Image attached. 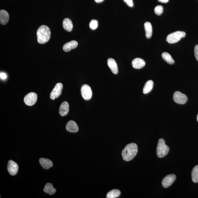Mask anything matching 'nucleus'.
I'll use <instances>...</instances> for the list:
<instances>
[{
	"label": "nucleus",
	"mask_w": 198,
	"mask_h": 198,
	"mask_svg": "<svg viewBox=\"0 0 198 198\" xmlns=\"http://www.w3.org/2000/svg\"><path fill=\"white\" fill-rule=\"evenodd\" d=\"M138 146L135 143H130L126 146L122 152L123 160L129 162L134 158L138 152Z\"/></svg>",
	"instance_id": "f257e3e1"
},
{
	"label": "nucleus",
	"mask_w": 198,
	"mask_h": 198,
	"mask_svg": "<svg viewBox=\"0 0 198 198\" xmlns=\"http://www.w3.org/2000/svg\"><path fill=\"white\" fill-rule=\"evenodd\" d=\"M37 36L39 43H46L49 41L51 36V31L50 28L47 26L42 25L38 29Z\"/></svg>",
	"instance_id": "f03ea898"
},
{
	"label": "nucleus",
	"mask_w": 198,
	"mask_h": 198,
	"mask_svg": "<svg viewBox=\"0 0 198 198\" xmlns=\"http://www.w3.org/2000/svg\"><path fill=\"white\" fill-rule=\"evenodd\" d=\"M169 148L165 144L164 139L161 138L159 140L157 148V155L159 158H163L168 154Z\"/></svg>",
	"instance_id": "7ed1b4c3"
},
{
	"label": "nucleus",
	"mask_w": 198,
	"mask_h": 198,
	"mask_svg": "<svg viewBox=\"0 0 198 198\" xmlns=\"http://www.w3.org/2000/svg\"><path fill=\"white\" fill-rule=\"evenodd\" d=\"M185 32L177 31L168 35L167 36L166 40L168 43H174L178 42L182 38L185 37Z\"/></svg>",
	"instance_id": "20e7f679"
},
{
	"label": "nucleus",
	"mask_w": 198,
	"mask_h": 198,
	"mask_svg": "<svg viewBox=\"0 0 198 198\" xmlns=\"http://www.w3.org/2000/svg\"><path fill=\"white\" fill-rule=\"evenodd\" d=\"M37 99L38 96L36 93L34 92L30 93L25 96L24 102L26 105L31 106L35 104Z\"/></svg>",
	"instance_id": "39448f33"
},
{
	"label": "nucleus",
	"mask_w": 198,
	"mask_h": 198,
	"mask_svg": "<svg viewBox=\"0 0 198 198\" xmlns=\"http://www.w3.org/2000/svg\"><path fill=\"white\" fill-rule=\"evenodd\" d=\"M63 88V85L61 83H57L50 94V98L52 100H54L56 98H59L62 94Z\"/></svg>",
	"instance_id": "423d86ee"
},
{
	"label": "nucleus",
	"mask_w": 198,
	"mask_h": 198,
	"mask_svg": "<svg viewBox=\"0 0 198 198\" xmlns=\"http://www.w3.org/2000/svg\"><path fill=\"white\" fill-rule=\"evenodd\" d=\"M81 96L84 100H90L92 96V92L91 87L87 85H83L81 87Z\"/></svg>",
	"instance_id": "0eeeda50"
},
{
	"label": "nucleus",
	"mask_w": 198,
	"mask_h": 198,
	"mask_svg": "<svg viewBox=\"0 0 198 198\" xmlns=\"http://www.w3.org/2000/svg\"><path fill=\"white\" fill-rule=\"evenodd\" d=\"M173 99L175 102L179 104H185L188 101L186 95L179 92H176L174 93Z\"/></svg>",
	"instance_id": "6e6552de"
},
{
	"label": "nucleus",
	"mask_w": 198,
	"mask_h": 198,
	"mask_svg": "<svg viewBox=\"0 0 198 198\" xmlns=\"http://www.w3.org/2000/svg\"><path fill=\"white\" fill-rule=\"evenodd\" d=\"M19 167L16 163L12 160H9L8 163L7 169L9 174L12 176L16 175L18 172Z\"/></svg>",
	"instance_id": "1a4fd4ad"
},
{
	"label": "nucleus",
	"mask_w": 198,
	"mask_h": 198,
	"mask_svg": "<svg viewBox=\"0 0 198 198\" xmlns=\"http://www.w3.org/2000/svg\"><path fill=\"white\" fill-rule=\"evenodd\" d=\"M176 176L174 174L168 175L164 178L162 181V185L164 188H167L174 183L175 180Z\"/></svg>",
	"instance_id": "9d476101"
},
{
	"label": "nucleus",
	"mask_w": 198,
	"mask_h": 198,
	"mask_svg": "<svg viewBox=\"0 0 198 198\" xmlns=\"http://www.w3.org/2000/svg\"><path fill=\"white\" fill-rule=\"evenodd\" d=\"M66 130L72 133H75L79 131V127L76 123L73 120L68 122L66 126Z\"/></svg>",
	"instance_id": "9b49d317"
},
{
	"label": "nucleus",
	"mask_w": 198,
	"mask_h": 198,
	"mask_svg": "<svg viewBox=\"0 0 198 198\" xmlns=\"http://www.w3.org/2000/svg\"><path fill=\"white\" fill-rule=\"evenodd\" d=\"M132 65L135 69H139L144 67L145 62L144 60L140 58H136L132 61Z\"/></svg>",
	"instance_id": "f8f14e48"
},
{
	"label": "nucleus",
	"mask_w": 198,
	"mask_h": 198,
	"mask_svg": "<svg viewBox=\"0 0 198 198\" xmlns=\"http://www.w3.org/2000/svg\"><path fill=\"white\" fill-rule=\"evenodd\" d=\"M69 104L67 101L62 103L60 106L59 113L60 115L62 116H65L67 115L69 112Z\"/></svg>",
	"instance_id": "ddd939ff"
},
{
	"label": "nucleus",
	"mask_w": 198,
	"mask_h": 198,
	"mask_svg": "<svg viewBox=\"0 0 198 198\" xmlns=\"http://www.w3.org/2000/svg\"><path fill=\"white\" fill-rule=\"evenodd\" d=\"M78 46V43L76 41L72 40L68 42L64 45L63 49L65 52H69L71 50L75 49Z\"/></svg>",
	"instance_id": "4468645a"
},
{
	"label": "nucleus",
	"mask_w": 198,
	"mask_h": 198,
	"mask_svg": "<svg viewBox=\"0 0 198 198\" xmlns=\"http://www.w3.org/2000/svg\"><path fill=\"white\" fill-rule=\"evenodd\" d=\"M39 162L41 166L44 169L47 170L53 166V163L51 160L47 159H40Z\"/></svg>",
	"instance_id": "2eb2a0df"
},
{
	"label": "nucleus",
	"mask_w": 198,
	"mask_h": 198,
	"mask_svg": "<svg viewBox=\"0 0 198 198\" xmlns=\"http://www.w3.org/2000/svg\"><path fill=\"white\" fill-rule=\"evenodd\" d=\"M108 65L113 73L117 74L118 72V68L117 63L114 60L111 58L108 59L107 61Z\"/></svg>",
	"instance_id": "dca6fc26"
},
{
	"label": "nucleus",
	"mask_w": 198,
	"mask_h": 198,
	"mask_svg": "<svg viewBox=\"0 0 198 198\" xmlns=\"http://www.w3.org/2000/svg\"><path fill=\"white\" fill-rule=\"evenodd\" d=\"M9 19V14L6 11L2 10L0 11V22L1 24L3 25L7 24Z\"/></svg>",
	"instance_id": "f3484780"
},
{
	"label": "nucleus",
	"mask_w": 198,
	"mask_h": 198,
	"mask_svg": "<svg viewBox=\"0 0 198 198\" xmlns=\"http://www.w3.org/2000/svg\"><path fill=\"white\" fill-rule=\"evenodd\" d=\"M145 31V36L147 39L150 38L152 34V24L149 22H146L144 24Z\"/></svg>",
	"instance_id": "a211bd4d"
},
{
	"label": "nucleus",
	"mask_w": 198,
	"mask_h": 198,
	"mask_svg": "<svg viewBox=\"0 0 198 198\" xmlns=\"http://www.w3.org/2000/svg\"><path fill=\"white\" fill-rule=\"evenodd\" d=\"M63 27L67 31L71 32L73 28L72 23L69 19H65L63 22Z\"/></svg>",
	"instance_id": "6ab92c4d"
},
{
	"label": "nucleus",
	"mask_w": 198,
	"mask_h": 198,
	"mask_svg": "<svg viewBox=\"0 0 198 198\" xmlns=\"http://www.w3.org/2000/svg\"><path fill=\"white\" fill-rule=\"evenodd\" d=\"M43 191L45 193L49 194V195H54L56 192V189L53 187V184L48 183L46 184L44 186Z\"/></svg>",
	"instance_id": "aec40b11"
},
{
	"label": "nucleus",
	"mask_w": 198,
	"mask_h": 198,
	"mask_svg": "<svg viewBox=\"0 0 198 198\" xmlns=\"http://www.w3.org/2000/svg\"><path fill=\"white\" fill-rule=\"evenodd\" d=\"M153 81L151 80H148L146 83L144 87H143V92L144 94H146L150 92L153 88Z\"/></svg>",
	"instance_id": "412c9836"
},
{
	"label": "nucleus",
	"mask_w": 198,
	"mask_h": 198,
	"mask_svg": "<svg viewBox=\"0 0 198 198\" xmlns=\"http://www.w3.org/2000/svg\"><path fill=\"white\" fill-rule=\"evenodd\" d=\"M121 194V192L119 190L113 189L110 191L107 194L106 197L107 198H116L119 196Z\"/></svg>",
	"instance_id": "4be33fe9"
},
{
	"label": "nucleus",
	"mask_w": 198,
	"mask_h": 198,
	"mask_svg": "<svg viewBox=\"0 0 198 198\" xmlns=\"http://www.w3.org/2000/svg\"><path fill=\"white\" fill-rule=\"evenodd\" d=\"M163 59L166 61L167 63L170 64H173L174 63V61L173 59L171 56L167 52H164L162 55Z\"/></svg>",
	"instance_id": "5701e85b"
},
{
	"label": "nucleus",
	"mask_w": 198,
	"mask_h": 198,
	"mask_svg": "<svg viewBox=\"0 0 198 198\" xmlns=\"http://www.w3.org/2000/svg\"><path fill=\"white\" fill-rule=\"evenodd\" d=\"M192 181L194 183H198V165L194 167L192 172Z\"/></svg>",
	"instance_id": "b1692460"
},
{
	"label": "nucleus",
	"mask_w": 198,
	"mask_h": 198,
	"mask_svg": "<svg viewBox=\"0 0 198 198\" xmlns=\"http://www.w3.org/2000/svg\"><path fill=\"white\" fill-rule=\"evenodd\" d=\"M154 11L156 14L160 15L163 12V7L161 5L157 6L155 7Z\"/></svg>",
	"instance_id": "393cba45"
},
{
	"label": "nucleus",
	"mask_w": 198,
	"mask_h": 198,
	"mask_svg": "<svg viewBox=\"0 0 198 198\" xmlns=\"http://www.w3.org/2000/svg\"><path fill=\"white\" fill-rule=\"evenodd\" d=\"M98 21L97 20H92L90 23V28L93 30H96L98 27Z\"/></svg>",
	"instance_id": "a878e982"
},
{
	"label": "nucleus",
	"mask_w": 198,
	"mask_h": 198,
	"mask_svg": "<svg viewBox=\"0 0 198 198\" xmlns=\"http://www.w3.org/2000/svg\"><path fill=\"white\" fill-rule=\"evenodd\" d=\"M130 7H133L134 6L133 0H123Z\"/></svg>",
	"instance_id": "bb28decb"
},
{
	"label": "nucleus",
	"mask_w": 198,
	"mask_h": 198,
	"mask_svg": "<svg viewBox=\"0 0 198 198\" xmlns=\"http://www.w3.org/2000/svg\"><path fill=\"white\" fill-rule=\"evenodd\" d=\"M195 55L196 59L198 61V45H196L195 47Z\"/></svg>",
	"instance_id": "cd10ccee"
},
{
	"label": "nucleus",
	"mask_w": 198,
	"mask_h": 198,
	"mask_svg": "<svg viewBox=\"0 0 198 198\" xmlns=\"http://www.w3.org/2000/svg\"><path fill=\"white\" fill-rule=\"evenodd\" d=\"M0 77L2 79H5L7 78V75L4 73H0Z\"/></svg>",
	"instance_id": "c85d7f7f"
},
{
	"label": "nucleus",
	"mask_w": 198,
	"mask_h": 198,
	"mask_svg": "<svg viewBox=\"0 0 198 198\" xmlns=\"http://www.w3.org/2000/svg\"><path fill=\"white\" fill-rule=\"evenodd\" d=\"M158 1L162 3H167L169 1V0H158Z\"/></svg>",
	"instance_id": "c756f323"
},
{
	"label": "nucleus",
	"mask_w": 198,
	"mask_h": 198,
	"mask_svg": "<svg viewBox=\"0 0 198 198\" xmlns=\"http://www.w3.org/2000/svg\"><path fill=\"white\" fill-rule=\"evenodd\" d=\"M94 1L97 3H100L104 1V0H94Z\"/></svg>",
	"instance_id": "7c9ffc66"
},
{
	"label": "nucleus",
	"mask_w": 198,
	"mask_h": 198,
	"mask_svg": "<svg viewBox=\"0 0 198 198\" xmlns=\"http://www.w3.org/2000/svg\"><path fill=\"white\" fill-rule=\"evenodd\" d=\"M197 122H198V115L197 116Z\"/></svg>",
	"instance_id": "2f4dec72"
}]
</instances>
